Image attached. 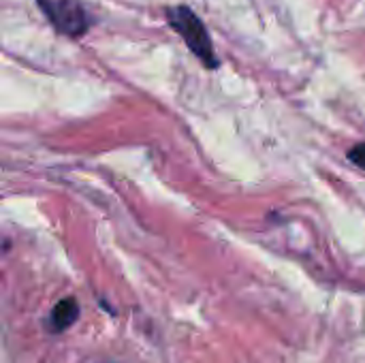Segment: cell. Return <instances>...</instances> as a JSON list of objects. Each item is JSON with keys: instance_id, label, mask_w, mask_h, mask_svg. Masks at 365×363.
<instances>
[{"instance_id": "6da1fadb", "label": "cell", "mask_w": 365, "mask_h": 363, "mask_svg": "<svg viewBox=\"0 0 365 363\" xmlns=\"http://www.w3.org/2000/svg\"><path fill=\"white\" fill-rule=\"evenodd\" d=\"M169 24L173 26V30L186 41V45L190 47V51L207 66V68H216L218 66V58L214 53L210 34L203 26V21L186 6H175L169 9L167 13Z\"/></svg>"}, {"instance_id": "277c9868", "label": "cell", "mask_w": 365, "mask_h": 363, "mask_svg": "<svg viewBox=\"0 0 365 363\" xmlns=\"http://www.w3.org/2000/svg\"><path fill=\"white\" fill-rule=\"evenodd\" d=\"M349 160L365 171V143H357L355 148L349 150Z\"/></svg>"}, {"instance_id": "7a4b0ae2", "label": "cell", "mask_w": 365, "mask_h": 363, "mask_svg": "<svg viewBox=\"0 0 365 363\" xmlns=\"http://www.w3.org/2000/svg\"><path fill=\"white\" fill-rule=\"evenodd\" d=\"M38 6L62 34L79 36L90 26L88 11L79 0H38Z\"/></svg>"}, {"instance_id": "3957f363", "label": "cell", "mask_w": 365, "mask_h": 363, "mask_svg": "<svg viewBox=\"0 0 365 363\" xmlns=\"http://www.w3.org/2000/svg\"><path fill=\"white\" fill-rule=\"evenodd\" d=\"M77 319H79V304H77V300H73V297L60 300L53 306L51 315H49V329L53 334H62L68 327H73L77 323Z\"/></svg>"}]
</instances>
